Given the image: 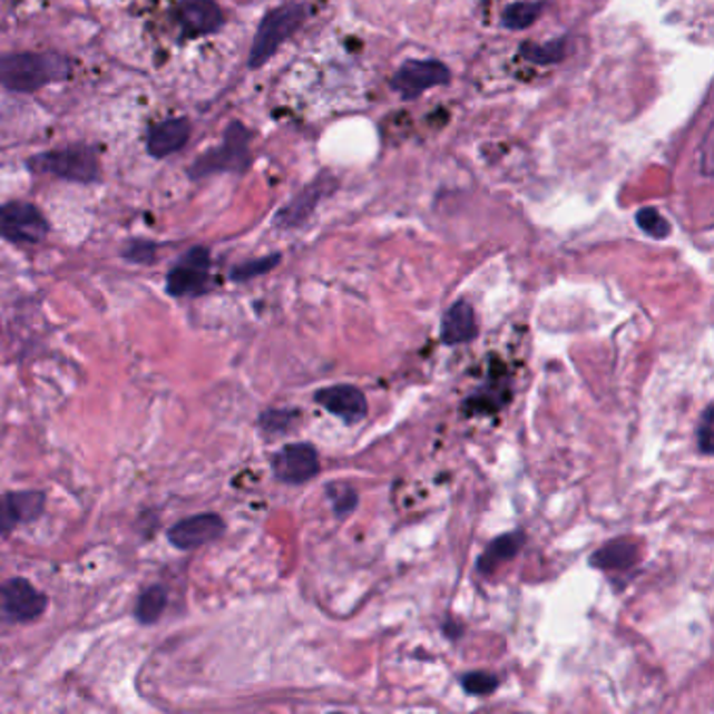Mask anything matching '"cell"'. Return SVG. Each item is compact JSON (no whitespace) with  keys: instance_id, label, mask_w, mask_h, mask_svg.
Listing matches in <instances>:
<instances>
[{"instance_id":"cell-1","label":"cell","mask_w":714,"mask_h":714,"mask_svg":"<svg viewBox=\"0 0 714 714\" xmlns=\"http://www.w3.org/2000/svg\"><path fill=\"white\" fill-rule=\"evenodd\" d=\"M71 76V61L61 52H9L0 55V87L30 95Z\"/></svg>"},{"instance_id":"cell-2","label":"cell","mask_w":714,"mask_h":714,"mask_svg":"<svg viewBox=\"0 0 714 714\" xmlns=\"http://www.w3.org/2000/svg\"><path fill=\"white\" fill-rule=\"evenodd\" d=\"M309 13L311 9L302 2H287L268 11L258 23V30L250 49L247 68L261 70L262 66H266L290 40V36L296 35L297 30L306 23Z\"/></svg>"},{"instance_id":"cell-3","label":"cell","mask_w":714,"mask_h":714,"mask_svg":"<svg viewBox=\"0 0 714 714\" xmlns=\"http://www.w3.org/2000/svg\"><path fill=\"white\" fill-rule=\"evenodd\" d=\"M252 133L242 123H231L225 130L223 143L214 149L197 157L189 166L187 175L192 180H202L208 176L223 175V173H244L252 164L250 154Z\"/></svg>"},{"instance_id":"cell-4","label":"cell","mask_w":714,"mask_h":714,"mask_svg":"<svg viewBox=\"0 0 714 714\" xmlns=\"http://www.w3.org/2000/svg\"><path fill=\"white\" fill-rule=\"evenodd\" d=\"M30 168L35 173L51 175L61 180L90 185L101 176L99 156L90 145H68L61 149H51L40 156L32 157Z\"/></svg>"},{"instance_id":"cell-5","label":"cell","mask_w":714,"mask_h":714,"mask_svg":"<svg viewBox=\"0 0 714 714\" xmlns=\"http://www.w3.org/2000/svg\"><path fill=\"white\" fill-rule=\"evenodd\" d=\"M49 606V597L38 591L28 578H9L0 585V623L26 625L40 618Z\"/></svg>"},{"instance_id":"cell-6","label":"cell","mask_w":714,"mask_h":714,"mask_svg":"<svg viewBox=\"0 0 714 714\" xmlns=\"http://www.w3.org/2000/svg\"><path fill=\"white\" fill-rule=\"evenodd\" d=\"M49 235V221L30 202H7L0 206V237L9 244L36 245Z\"/></svg>"},{"instance_id":"cell-7","label":"cell","mask_w":714,"mask_h":714,"mask_svg":"<svg viewBox=\"0 0 714 714\" xmlns=\"http://www.w3.org/2000/svg\"><path fill=\"white\" fill-rule=\"evenodd\" d=\"M449 82L451 70L438 59H409L390 78L392 90H397L407 101L418 99L430 88L442 87Z\"/></svg>"},{"instance_id":"cell-8","label":"cell","mask_w":714,"mask_h":714,"mask_svg":"<svg viewBox=\"0 0 714 714\" xmlns=\"http://www.w3.org/2000/svg\"><path fill=\"white\" fill-rule=\"evenodd\" d=\"M209 250L204 245L192 247L166 277L170 296H202L209 287Z\"/></svg>"},{"instance_id":"cell-9","label":"cell","mask_w":714,"mask_h":714,"mask_svg":"<svg viewBox=\"0 0 714 714\" xmlns=\"http://www.w3.org/2000/svg\"><path fill=\"white\" fill-rule=\"evenodd\" d=\"M42 490H16L0 497V539H7L21 524H32L45 514Z\"/></svg>"},{"instance_id":"cell-10","label":"cell","mask_w":714,"mask_h":714,"mask_svg":"<svg viewBox=\"0 0 714 714\" xmlns=\"http://www.w3.org/2000/svg\"><path fill=\"white\" fill-rule=\"evenodd\" d=\"M319 470H321L319 453L309 442L287 444L273 457V473L280 482L285 485H304L313 480Z\"/></svg>"},{"instance_id":"cell-11","label":"cell","mask_w":714,"mask_h":714,"mask_svg":"<svg viewBox=\"0 0 714 714\" xmlns=\"http://www.w3.org/2000/svg\"><path fill=\"white\" fill-rule=\"evenodd\" d=\"M227 524L218 514H197L176 522L168 530V540L180 551H193L225 535Z\"/></svg>"},{"instance_id":"cell-12","label":"cell","mask_w":714,"mask_h":714,"mask_svg":"<svg viewBox=\"0 0 714 714\" xmlns=\"http://www.w3.org/2000/svg\"><path fill=\"white\" fill-rule=\"evenodd\" d=\"M176 21L183 35L199 38L221 32L225 13L214 0H180L176 7Z\"/></svg>"},{"instance_id":"cell-13","label":"cell","mask_w":714,"mask_h":714,"mask_svg":"<svg viewBox=\"0 0 714 714\" xmlns=\"http://www.w3.org/2000/svg\"><path fill=\"white\" fill-rule=\"evenodd\" d=\"M314 401L349 426L359 423L361 419L365 418L366 409H369L365 394L349 383H340V385H330V388L319 390L314 394Z\"/></svg>"},{"instance_id":"cell-14","label":"cell","mask_w":714,"mask_h":714,"mask_svg":"<svg viewBox=\"0 0 714 714\" xmlns=\"http://www.w3.org/2000/svg\"><path fill=\"white\" fill-rule=\"evenodd\" d=\"M192 139V123L187 118H168L156 124L147 135V154L156 159L173 156Z\"/></svg>"},{"instance_id":"cell-15","label":"cell","mask_w":714,"mask_h":714,"mask_svg":"<svg viewBox=\"0 0 714 714\" xmlns=\"http://www.w3.org/2000/svg\"><path fill=\"white\" fill-rule=\"evenodd\" d=\"M478 335V323H476V313L471 309L470 302L459 300L442 316V342L447 346H457V344H468L476 340Z\"/></svg>"},{"instance_id":"cell-16","label":"cell","mask_w":714,"mask_h":714,"mask_svg":"<svg viewBox=\"0 0 714 714\" xmlns=\"http://www.w3.org/2000/svg\"><path fill=\"white\" fill-rule=\"evenodd\" d=\"M321 178H323V176H321ZM321 178H319L316 183H313V185H309L304 192L297 193L296 197H294L285 208L281 209L277 218H275V223H277L280 227H297V225H302V223L311 216V212L316 208L319 199L327 192V185H325V183L321 185Z\"/></svg>"},{"instance_id":"cell-17","label":"cell","mask_w":714,"mask_h":714,"mask_svg":"<svg viewBox=\"0 0 714 714\" xmlns=\"http://www.w3.org/2000/svg\"><path fill=\"white\" fill-rule=\"evenodd\" d=\"M639 559V547L628 539L612 540L591 556L593 568L599 570H628Z\"/></svg>"},{"instance_id":"cell-18","label":"cell","mask_w":714,"mask_h":714,"mask_svg":"<svg viewBox=\"0 0 714 714\" xmlns=\"http://www.w3.org/2000/svg\"><path fill=\"white\" fill-rule=\"evenodd\" d=\"M524 532L520 530H514V532H507V535H501L497 539L492 540L487 547V551L482 554V558L478 559V570L482 575H490L495 573L501 564H506L509 559L516 558L522 549Z\"/></svg>"},{"instance_id":"cell-19","label":"cell","mask_w":714,"mask_h":714,"mask_svg":"<svg viewBox=\"0 0 714 714\" xmlns=\"http://www.w3.org/2000/svg\"><path fill=\"white\" fill-rule=\"evenodd\" d=\"M168 606V589L164 585H151L140 593L135 608V618L140 625H154Z\"/></svg>"},{"instance_id":"cell-20","label":"cell","mask_w":714,"mask_h":714,"mask_svg":"<svg viewBox=\"0 0 714 714\" xmlns=\"http://www.w3.org/2000/svg\"><path fill=\"white\" fill-rule=\"evenodd\" d=\"M542 11H545V2L542 0H537V2H530V0L511 2V4H507L506 11L501 16V23L507 30L520 32V30L530 28L540 18Z\"/></svg>"},{"instance_id":"cell-21","label":"cell","mask_w":714,"mask_h":714,"mask_svg":"<svg viewBox=\"0 0 714 714\" xmlns=\"http://www.w3.org/2000/svg\"><path fill=\"white\" fill-rule=\"evenodd\" d=\"M520 55L535 66H556L566 57V38H554L549 42H524Z\"/></svg>"},{"instance_id":"cell-22","label":"cell","mask_w":714,"mask_h":714,"mask_svg":"<svg viewBox=\"0 0 714 714\" xmlns=\"http://www.w3.org/2000/svg\"><path fill=\"white\" fill-rule=\"evenodd\" d=\"M637 227L654 239H666L671 235V225L656 208H642L635 216Z\"/></svg>"},{"instance_id":"cell-23","label":"cell","mask_w":714,"mask_h":714,"mask_svg":"<svg viewBox=\"0 0 714 714\" xmlns=\"http://www.w3.org/2000/svg\"><path fill=\"white\" fill-rule=\"evenodd\" d=\"M280 262V254H271V256H264V258L244 262V264H239V266H235V268L231 271V280L250 281L254 280V277H261V275L271 273Z\"/></svg>"},{"instance_id":"cell-24","label":"cell","mask_w":714,"mask_h":714,"mask_svg":"<svg viewBox=\"0 0 714 714\" xmlns=\"http://www.w3.org/2000/svg\"><path fill=\"white\" fill-rule=\"evenodd\" d=\"M327 495H330V499H332L333 511H335L340 518H342V516H349L350 511L359 503V497H356L354 488L349 487V485H342V482H338V485H332V487L327 488Z\"/></svg>"},{"instance_id":"cell-25","label":"cell","mask_w":714,"mask_h":714,"mask_svg":"<svg viewBox=\"0 0 714 714\" xmlns=\"http://www.w3.org/2000/svg\"><path fill=\"white\" fill-rule=\"evenodd\" d=\"M297 418V411H277V409H271V411H264L261 415V428L266 432V434H283L287 432V428L294 423V419Z\"/></svg>"},{"instance_id":"cell-26","label":"cell","mask_w":714,"mask_h":714,"mask_svg":"<svg viewBox=\"0 0 714 714\" xmlns=\"http://www.w3.org/2000/svg\"><path fill=\"white\" fill-rule=\"evenodd\" d=\"M461 685L463 689L471 694V696H490L497 685H499V679L490 673H482V671H476V673H468L463 679H461Z\"/></svg>"},{"instance_id":"cell-27","label":"cell","mask_w":714,"mask_h":714,"mask_svg":"<svg viewBox=\"0 0 714 714\" xmlns=\"http://www.w3.org/2000/svg\"><path fill=\"white\" fill-rule=\"evenodd\" d=\"M697 447L704 454L713 453V407L708 404L697 423Z\"/></svg>"},{"instance_id":"cell-28","label":"cell","mask_w":714,"mask_h":714,"mask_svg":"<svg viewBox=\"0 0 714 714\" xmlns=\"http://www.w3.org/2000/svg\"><path fill=\"white\" fill-rule=\"evenodd\" d=\"M124 258L130 262H139V264H151L156 258V245L149 242H137L124 250Z\"/></svg>"}]
</instances>
